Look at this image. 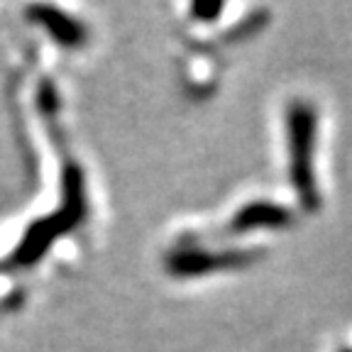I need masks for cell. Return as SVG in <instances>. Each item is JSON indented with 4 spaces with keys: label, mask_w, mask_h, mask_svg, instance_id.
I'll use <instances>...</instances> for the list:
<instances>
[{
    "label": "cell",
    "mask_w": 352,
    "mask_h": 352,
    "mask_svg": "<svg viewBox=\"0 0 352 352\" xmlns=\"http://www.w3.org/2000/svg\"><path fill=\"white\" fill-rule=\"evenodd\" d=\"M220 12H223V6H220V3H196V6L191 8V15L201 22L215 20Z\"/></svg>",
    "instance_id": "obj_6"
},
{
    "label": "cell",
    "mask_w": 352,
    "mask_h": 352,
    "mask_svg": "<svg viewBox=\"0 0 352 352\" xmlns=\"http://www.w3.org/2000/svg\"><path fill=\"white\" fill-rule=\"evenodd\" d=\"M292 220H294L292 210L284 208V206L272 204V201H252V204L242 206V208L232 215L228 230L237 232V235L250 232V230H262V228H274V230H279V228L292 226Z\"/></svg>",
    "instance_id": "obj_5"
},
{
    "label": "cell",
    "mask_w": 352,
    "mask_h": 352,
    "mask_svg": "<svg viewBox=\"0 0 352 352\" xmlns=\"http://www.w3.org/2000/svg\"><path fill=\"white\" fill-rule=\"evenodd\" d=\"M88 210L86 201V179L83 171L74 162H66L61 171V208L50 213L47 218L34 220L32 226L25 230V237L20 240L10 254L12 267H32L44 257V252L66 235L69 230L83 223Z\"/></svg>",
    "instance_id": "obj_1"
},
{
    "label": "cell",
    "mask_w": 352,
    "mask_h": 352,
    "mask_svg": "<svg viewBox=\"0 0 352 352\" xmlns=\"http://www.w3.org/2000/svg\"><path fill=\"white\" fill-rule=\"evenodd\" d=\"M28 17L34 25L47 30L50 37L54 39L59 47H64V50H81V47H86L88 28L81 20L69 15V12L59 10V8H54V6L39 3V6L28 8Z\"/></svg>",
    "instance_id": "obj_4"
},
{
    "label": "cell",
    "mask_w": 352,
    "mask_h": 352,
    "mask_svg": "<svg viewBox=\"0 0 352 352\" xmlns=\"http://www.w3.org/2000/svg\"><path fill=\"white\" fill-rule=\"evenodd\" d=\"M254 254L250 250H204V248H182L166 254L164 264L171 276H204L218 270H237L252 264Z\"/></svg>",
    "instance_id": "obj_3"
},
{
    "label": "cell",
    "mask_w": 352,
    "mask_h": 352,
    "mask_svg": "<svg viewBox=\"0 0 352 352\" xmlns=\"http://www.w3.org/2000/svg\"><path fill=\"white\" fill-rule=\"evenodd\" d=\"M316 130L318 116L306 100H294L286 108V142H289V174L292 186L306 210H318L320 191L316 182Z\"/></svg>",
    "instance_id": "obj_2"
},
{
    "label": "cell",
    "mask_w": 352,
    "mask_h": 352,
    "mask_svg": "<svg viewBox=\"0 0 352 352\" xmlns=\"http://www.w3.org/2000/svg\"><path fill=\"white\" fill-rule=\"evenodd\" d=\"M340 352H352V350H350V347H345V350H340Z\"/></svg>",
    "instance_id": "obj_7"
}]
</instances>
